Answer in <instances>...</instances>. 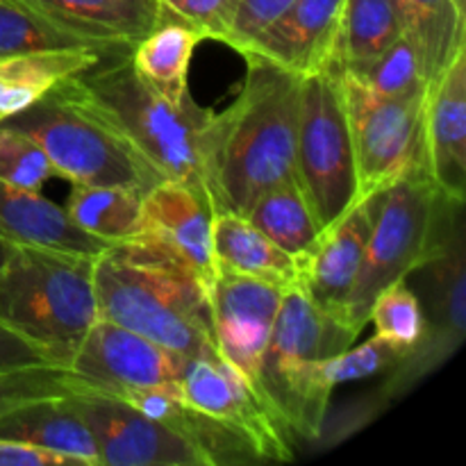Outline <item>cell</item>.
I'll list each match as a JSON object with an SVG mask.
<instances>
[{
	"mask_svg": "<svg viewBox=\"0 0 466 466\" xmlns=\"http://www.w3.org/2000/svg\"><path fill=\"white\" fill-rule=\"evenodd\" d=\"M244 59L239 96L208 132L205 191L214 214L246 217L259 196L296 176L303 77L255 55Z\"/></svg>",
	"mask_w": 466,
	"mask_h": 466,
	"instance_id": "cell-1",
	"label": "cell"
},
{
	"mask_svg": "<svg viewBox=\"0 0 466 466\" xmlns=\"http://www.w3.org/2000/svg\"><path fill=\"white\" fill-rule=\"evenodd\" d=\"M94 287L100 319L187 360L218 358L208 285L153 237L137 235L100 253Z\"/></svg>",
	"mask_w": 466,
	"mask_h": 466,
	"instance_id": "cell-2",
	"label": "cell"
},
{
	"mask_svg": "<svg viewBox=\"0 0 466 466\" xmlns=\"http://www.w3.org/2000/svg\"><path fill=\"white\" fill-rule=\"evenodd\" d=\"M132 48L107 50L68 77L73 94L107 121L164 180L205 191V148L214 109L194 96L168 100L135 71Z\"/></svg>",
	"mask_w": 466,
	"mask_h": 466,
	"instance_id": "cell-3",
	"label": "cell"
},
{
	"mask_svg": "<svg viewBox=\"0 0 466 466\" xmlns=\"http://www.w3.org/2000/svg\"><path fill=\"white\" fill-rule=\"evenodd\" d=\"M96 258L16 246L0 267V323L35 346L50 367L68 369L98 321Z\"/></svg>",
	"mask_w": 466,
	"mask_h": 466,
	"instance_id": "cell-4",
	"label": "cell"
},
{
	"mask_svg": "<svg viewBox=\"0 0 466 466\" xmlns=\"http://www.w3.org/2000/svg\"><path fill=\"white\" fill-rule=\"evenodd\" d=\"M3 126L30 137L71 185L132 187L146 194L164 180L66 82Z\"/></svg>",
	"mask_w": 466,
	"mask_h": 466,
	"instance_id": "cell-5",
	"label": "cell"
},
{
	"mask_svg": "<svg viewBox=\"0 0 466 466\" xmlns=\"http://www.w3.org/2000/svg\"><path fill=\"white\" fill-rule=\"evenodd\" d=\"M449 198L437 191L428 171L410 173L376 194V212L362 267L344 308V323L360 335L382 289L412 276L440 237Z\"/></svg>",
	"mask_w": 466,
	"mask_h": 466,
	"instance_id": "cell-6",
	"label": "cell"
},
{
	"mask_svg": "<svg viewBox=\"0 0 466 466\" xmlns=\"http://www.w3.org/2000/svg\"><path fill=\"white\" fill-rule=\"evenodd\" d=\"M296 177L312 205L321 232L330 230L360 203L353 135L337 62L303 76L296 132Z\"/></svg>",
	"mask_w": 466,
	"mask_h": 466,
	"instance_id": "cell-7",
	"label": "cell"
},
{
	"mask_svg": "<svg viewBox=\"0 0 466 466\" xmlns=\"http://www.w3.org/2000/svg\"><path fill=\"white\" fill-rule=\"evenodd\" d=\"M353 135L360 200L426 168V89L378 98L341 73Z\"/></svg>",
	"mask_w": 466,
	"mask_h": 466,
	"instance_id": "cell-8",
	"label": "cell"
},
{
	"mask_svg": "<svg viewBox=\"0 0 466 466\" xmlns=\"http://www.w3.org/2000/svg\"><path fill=\"white\" fill-rule=\"evenodd\" d=\"M358 339L353 330L309 300L300 287L282 296L262 360V399L289 432L300 382L314 362L339 355ZM291 435V432H289Z\"/></svg>",
	"mask_w": 466,
	"mask_h": 466,
	"instance_id": "cell-9",
	"label": "cell"
},
{
	"mask_svg": "<svg viewBox=\"0 0 466 466\" xmlns=\"http://www.w3.org/2000/svg\"><path fill=\"white\" fill-rule=\"evenodd\" d=\"M464 203L449 200L435 248L419 264L431 285L426 335L419 349L391 369L390 390H408L417 378L451 358L462 344L466 332V262H464Z\"/></svg>",
	"mask_w": 466,
	"mask_h": 466,
	"instance_id": "cell-10",
	"label": "cell"
},
{
	"mask_svg": "<svg viewBox=\"0 0 466 466\" xmlns=\"http://www.w3.org/2000/svg\"><path fill=\"white\" fill-rule=\"evenodd\" d=\"M68 399L94 437L98 466H208L185 437L116 396L73 387Z\"/></svg>",
	"mask_w": 466,
	"mask_h": 466,
	"instance_id": "cell-11",
	"label": "cell"
},
{
	"mask_svg": "<svg viewBox=\"0 0 466 466\" xmlns=\"http://www.w3.org/2000/svg\"><path fill=\"white\" fill-rule=\"evenodd\" d=\"M189 360L118 323L98 319L68 364L73 387L121 396L130 390L180 382Z\"/></svg>",
	"mask_w": 466,
	"mask_h": 466,
	"instance_id": "cell-12",
	"label": "cell"
},
{
	"mask_svg": "<svg viewBox=\"0 0 466 466\" xmlns=\"http://www.w3.org/2000/svg\"><path fill=\"white\" fill-rule=\"evenodd\" d=\"M285 291L271 282L230 271H218L209 289L218 358L226 360L248 382L262 403L259 373H262L264 350L271 339L273 323Z\"/></svg>",
	"mask_w": 466,
	"mask_h": 466,
	"instance_id": "cell-13",
	"label": "cell"
},
{
	"mask_svg": "<svg viewBox=\"0 0 466 466\" xmlns=\"http://www.w3.org/2000/svg\"><path fill=\"white\" fill-rule=\"evenodd\" d=\"M180 390L191 408L248 440L262 462H287L294 458L289 432L226 360H189L180 378Z\"/></svg>",
	"mask_w": 466,
	"mask_h": 466,
	"instance_id": "cell-14",
	"label": "cell"
},
{
	"mask_svg": "<svg viewBox=\"0 0 466 466\" xmlns=\"http://www.w3.org/2000/svg\"><path fill=\"white\" fill-rule=\"evenodd\" d=\"M376 212V194L362 198L330 230L321 232L317 244L296 258L299 287L317 308L344 323V308L362 267L369 232Z\"/></svg>",
	"mask_w": 466,
	"mask_h": 466,
	"instance_id": "cell-15",
	"label": "cell"
},
{
	"mask_svg": "<svg viewBox=\"0 0 466 466\" xmlns=\"http://www.w3.org/2000/svg\"><path fill=\"white\" fill-rule=\"evenodd\" d=\"M426 168L444 198H466V48L428 86L423 112Z\"/></svg>",
	"mask_w": 466,
	"mask_h": 466,
	"instance_id": "cell-16",
	"label": "cell"
},
{
	"mask_svg": "<svg viewBox=\"0 0 466 466\" xmlns=\"http://www.w3.org/2000/svg\"><path fill=\"white\" fill-rule=\"evenodd\" d=\"M214 209L203 191L176 180H162L144 194L139 235L153 237L185 259L212 289L218 267L212 248Z\"/></svg>",
	"mask_w": 466,
	"mask_h": 466,
	"instance_id": "cell-17",
	"label": "cell"
},
{
	"mask_svg": "<svg viewBox=\"0 0 466 466\" xmlns=\"http://www.w3.org/2000/svg\"><path fill=\"white\" fill-rule=\"evenodd\" d=\"M344 0H294L280 18L259 32L239 55H255L296 76H309L335 62Z\"/></svg>",
	"mask_w": 466,
	"mask_h": 466,
	"instance_id": "cell-18",
	"label": "cell"
},
{
	"mask_svg": "<svg viewBox=\"0 0 466 466\" xmlns=\"http://www.w3.org/2000/svg\"><path fill=\"white\" fill-rule=\"evenodd\" d=\"M103 50L135 48L162 18L159 0H18Z\"/></svg>",
	"mask_w": 466,
	"mask_h": 466,
	"instance_id": "cell-19",
	"label": "cell"
},
{
	"mask_svg": "<svg viewBox=\"0 0 466 466\" xmlns=\"http://www.w3.org/2000/svg\"><path fill=\"white\" fill-rule=\"evenodd\" d=\"M0 239L14 246H44L68 253L98 258L107 241L80 230L66 209L55 205L41 191H27L0 180Z\"/></svg>",
	"mask_w": 466,
	"mask_h": 466,
	"instance_id": "cell-20",
	"label": "cell"
},
{
	"mask_svg": "<svg viewBox=\"0 0 466 466\" xmlns=\"http://www.w3.org/2000/svg\"><path fill=\"white\" fill-rule=\"evenodd\" d=\"M0 437L41 446L77 460L82 466H98L94 437L68 394L30 400L5 414L0 419Z\"/></svg>",
	"mask_w": 466,
	"mask_h": 466,
	"instance_id": "cell-21",
	"label": "cell"
},
{
	"mask_svg": "<svg viewBox=\"0 0 466 466\" xmlns=\"http://www.w3.org/2000/svg\"><path fill=\"white\" fill-rule=\"evenodd\" d=\"M212 248L218 271L258 278V280L271 282L282 289L299 287L296 258L278 248L244 214H214Z\"/></svg>",
	"mask_w": 466,
	"mask_h": 466,
	"instance_id": "cell-22",
	"label": "cell"
},
{
	"mask_svg": "<svg viewBox=\"0 0 466 466\" xmlns=\"http://www.w3.org/2000/svg\"><path fill=\"white\" fill-rule=\"evenodd\" d=\"M107 50H39L0 59V126L85 71Z\"/></svg>",
	"mask_w": 466,
	"mask_h": 466,
	"instance_id": "cell-23",
	"label": "cell"
},
{
	"mask_svg": "<svg viewBox=\"0 0 466 466\" xmlns=\"http://www.w3.org/2000/svg\"><path fill=\"white\" fill-rule=\"evenodd\" d=\"M200 41L203 36L194 27L162 12L155 30L130 50L132 66L153 89L180 103L191 96L189 66Z\"/></svg>",
	"mask_w": 466,
	"mask_h": 466,
	"instance_id": "cell-24",
	"label": "cell"
},
{
	"mask_svg": "<svg viewBox=\"0 0 466 466\" xmlns=\"http://www.w3.org/2000/svg\"><path fill=\"white\" fill-rule=\"evenodd\" d=\"M405 36L417 48L423 77L431 86L466 48L464 7L458 0H394Z\"/></svg>",
	"mask_w": 466,
	"mask_h": 466,
	"instance_id": "cell-25",
	"label": "cell"
},
{
	"mask_svg": "<svg viewBox=\"0 0 466 466\" xmlns=\"http://www.w3.org/2000/svg\"><path fill=\"white\" fill-rule=\"evenodd\" d=\"M64 209L80 230L107 244H123L141 232L144 194L132 187L73 185Z\"/></svg>",
	"mask_w": 466,
	"mask_h": 466,
	"instance_id": "cell-26",
	"label": "cell"
},
{
	"mask_svg": "<svg viewBox=\"0 0 466 466\" xmlns=\"http://www.w3.org/2000/svg\"><path fill=\"white\" fill-rule=\"evenodd\" d=\"M246 218L291 258L308 253L321 237L312 205L296 176L259 196Z\"/></svg>",
	"mask_w": 466,
	"mask_h": 466,
	"instance_id": "cell-27",
	"label": "cell"
},
{
	"mask_svg": "<svg viewBox=\"0 0 466 466\" xmlns=\"http://www.w3.org/2000/svg\"><path fill=\"white\" fill-rule=\"evenodd\" d=\"M403 35V18L394 0H344L335 62L341 68L362 64Z\"/></svg>",
	"mask_w": 466,
	"mask_h": 466,
	"instance_id": "cell-28",
	"label": "cell"
},
{
	"mask_svg": "<svg viewBox=\"0 0 466 466\" xmlns=\"http://www.w3.org/2000/svg\"><path fill=\"white\" fill-rule=\"evenodd\" d=\"M341 73L355 85L362 86L367 94L378 96V98H396V96L412 94V91L428 86L417 48L405 35L399 36L390 48L378 53L376 57L341 68Z\"/></svg>",
	"mask_w": 466,
	"mask_h": 466,
	"instance_id": "cell-29",
	"label": "cell"
},
{
	"mask_svg": "<svg viewBox=\"0 0 466 466\" xmlns=\"http://www.w3.org/2000/svg\"><path fill=\"white\" fill-rule=\"evenodd\" d=\"M91 48L103 50L71 32L62 30L48 18L25 7L18 0H0V59L39 50ZM116 50V48H114Z\"/></svg>",
	"mask_w": 466,
	"mask_h": 466,
	"instance_id": "cell-30",
	"label": "cell"
},
{
	"mask_svg": "<svg viewBox=\"0 0 466 466\" xmlns=\"http://www.w3.org/2000/svg\"><path fill=\"white\" fill-rule=\"evenodd\" d=\"M369 323L376 328L378 339L412 355L426 335V312L421 296L414 291L408 278L394 282L376 296L369 312Z\"/></svg>",
	"mask_w": 466,
	"mask_h": 466,
	"instance_id": "cell-31",
	"label": "cell"
},
{
	"mask_svg": "<svg viewBox=\"0 0 466 466\" xmlns=\"http://www.w3.org/2000/svg\"><path fill=\"white\" fill-rule=\"evenodd\" d=\"M59 177L44 150L21 132L0 126V180L27 191H41Z\"/></svg>",
	"mask_w": 466,
	"mask_h": 466,
	"instance_id": "cell-32",
	"label": "cell"
},
{
	"mask_svg": "<svg viewBox=\"0 0 466 466\" xmlns=\"http://www.w3.org/2000/svg\"><path fill=\"white\" fill-rule=\"evenodd\" d=\"M71 391L73 380L66 369L27 367L0 371V419L30 400L64 396Z\"/></svg>",
	"mask_w": 466,
	"mask_h": 466,
	"instance_id": "cell-33",
	"label": "cell"
},
{
	"mask_svg": "<svg viewBox=\"0 0 466 466\" xmlns=\"http://www.w3.org/2000/svg\"><path fill=\"white\" fill-rule=\"evenodd\" d=\"M159 7L194 27L203 39L226 44L239 0H159Z\"/></svg>",
	"mask_w": 466,
	"mask_h": 466,
	"instance_id": "cell-34",
	"label": "cell"
},
{
	"mask_svg": "<svg viewBox=\"0 0 466 466\" xmlns=\"http://www.w3.org/2000/svg\"><path fill=\"white\" fill-rule=\"evenodd\" d=\"M291 5H294V0H239L226 44L239 53L248 41H253L259 32L267 30L276 18H280Z\"/></svg>",
	"mask_w": 466,
	"mask_h": 466,
	"instance_id": "cell-35",
	"label": "cell"
},
{
	"mask_svg": "<svg viewBox=\"0 0 466 466\" xmlns=\"http://www.w3.org/2000/svg\"><path fill=\"white\" fill-rule=\"evenodd\" d=\"M0 466H82L77 460L53 453L41 446L0 437Z\"/></svg>",
	"mask_w": 466,
	"mask_h": 466,
	"instance_id": "cell-36",
	"label": "cell"
},
{
	"mask_svg": "<svg viewBox=\"0 0 466 466\" xmlns=\"http://www.w3.org/2000/svg\"><path fill=\"white\" fill-rule=\"evenodd\" d=\"M27 367H50V364L46 362L44 355L35 346H30L16 332L0 323V371Z\"/></svg>",
	"mask_w": 466,
	"mask_h": 466,
	"instance_id": "cell-37",
	"label": "cell"
},
{
	"mask_svg": "<svg viewBox=\"0 0 466 466\" xmlns=\"http://www.w3.org/2000/svg\"><path fill=\"white\" fill-rule=\"evenodd\" d=\"M14 248H16V246L9 244V241H5V239H0V267H3V264L7 262L9 255H12Z\"/></svg>",
	"mask_w": 466,
	"mask_h": 466,
	"instance_id": "cell-38",
	"label": "cell"
},
{
	"mask_svg": "<svg viewBox=\"0 0 466 466\" xmlns=\"http://www.w3.org/2000/svg\"><path fill=\"white\" fill-rule=\"evenodd\" d=\"M458 5H462V7H464V0H458Z\"/></svg>",
	"mask_w": 466,
	"mask_h": 466,
	"instance_id": "cell-39",
	"label": "cell"
}]
</instances>
